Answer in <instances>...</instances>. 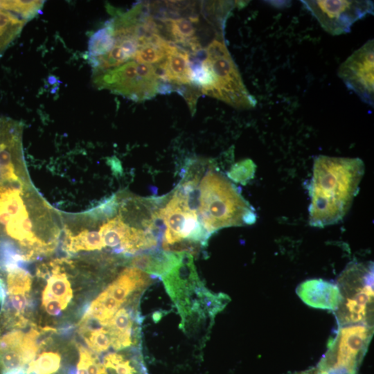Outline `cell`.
<instances>
[{
    "mask_svg": "<svg viewBox=\"0 0 374 374\" xmlns=\"http://www.w3.org/2000/svg\"><path fill=\"white\" fill-rule=\"evenodd\" d=\"M107 270L69 256L41 260L35 267L30 290L33 321L53 328L76 321L105 286Z\"/></svg>",
    "mask_w": 374,
    "mask_h": 374,
    "instance_id": "cell-2",
    "label": "cell"
},
{
    "mask_svg": "<svg viewBox=\"0 0 374 374\" xmlns=\"http://www.w3.org/2000/svg\"><path fill=\"white\" fill-rule=\"evenodd\" d=\"M70 338L78 355L75 374H107L99 356L86 348L73 337Z\"/></svg>",
    "mask_w": 374,
    "mask_h": 374,
    "instance_id": "cell-20",
    "label": "cell"
},
{
    "mask_svg": "<svg viewBox=\"0 0 374 374\" xmlns=\"http://www.w3.org/2000/svg\"><path fill=\"white\" fill-rule=\"evenodd\" d=\"M296 293L306 305L318 309L336 310L341 301L338 286L323 279L301 283Z\"/></svg>",
    "mask_w": 374,
    "mask_h": 374,
    "instance_id": "cell-15",
    "label": "cell"
},
{
    "mask_svg": "<svg viewBox=\"0 0 374 374\" xmlns=\"http://www.w3.org/2000/svg\"><path fill=\"white\" fill-rule=\"evenodd\" d=\"M321 26L332 35L346 34L352 26L367 15L373 13V1L359 0L301 1Z\"/></svg>",
    "mask_w": 374,
    "mask_h": 374,
    "instance_id": "cell-8",
    "label": "cell"
},
{
    "mask_svg": "<svg viewBox=\"0 0 374 374\" xmlns=\"http://www.w3.org/2000/svg\"><path fill=\"white\" fill-rule=\"evenodd\" d=\"M364 172L359 158L319 155L314 159L310 186V224H337L348 212Z\"/></svg>",
    "mask_w": 374,
    "mask_h": 374,
    "instance_id": "cell-3",
    "label": "cell"
},
{
    "mask_svg": "<svg viewBox=\"0 0 374 374\" xmlns=\"http://www.w3.org/2000/svg\"><path fill=\"white\" fill-rule=\"evenodd\" d=\"M373 326L359 323L341 328L318 363L357 372L373 335Z\"/></svg>",
    "mask_w": 374,
    "mask_h": 374,
    "instance_id": "cell-9",
    "label": "cell"
},
{
    "mask_svg": "<svg viewBox=\"0 0 374 374\" xmlns=\"http://www.w3.org/2000/svg\"><path fill=\"white\" fill-rule=\"evenodd\" d=\"M102 362L107 374H148L141 346L109 353Z\"/></svg>",
    "mask_w": 374,
    "mask_h": 374,
    "instance_id": "cell-16",
    "label": "cell"
},
{
    "mask_svg": "<svg viewBox=\"0 0 374 374\" xmlns=\"http://www.w3.org/2000/svg\"><path fill=\"white\" fill-rule=\"evenodd\" d=\"M154 68L160 81L179 86L192 84L189 53L172 41L166 58L161 64L155 65Z\"/></svg>",
    "mask_w": 374,
    "mask_h": 374,
    "instance_id": "cell-14",
    "label": "cell"
},
{
    "mask_svg": "<svg viewBox=\"0 0 374 374\" xmlns=\"http://www.w3.org/2000/svg\"><path fill=\"white\" fill-rule=\"evenodd\" d=\"M93 86L107 89L134 101H142L159 93L161 83L154 66L133 60L101 73L91 74Z\"/></svg>",
    "mask_w": 374,
    "mask_h": 374,
    "instance_id": "cell-7",
    "label": "cell"
},
{
    "mask_svg": "<svg viewBox=\"0 0 374 374\" xmlns=\"http://www.w3.org/2000/svg\"><path fill=\"white\" fill-rule=\"evenodd\" d=\"M295 374H322L317 366L310 368L305 371L295 373Z\"/></svg>",
    "mask_w": 374,
    "mask_h": 374,
    "instance_id": "cell-22",
    "label": "cell"
},
{
    "mask_svg": "<svg viewBox=\"0 0 374 374\" xmlns=\"http://www.w3.org/2000/svg\"><path fill=\"white\" fill-rule=\"evenodd\" d=\"M5 296L4 290L1 283L0 282V305L3 302Z\"/></svg>",
    "mask_w": 374,
    "mask_h": 374,
    "instance_id": "cell-23",
    "label": "cell"
},
{
    "mask_svg": "<svg viewBox=\"0 0 374 374\" xmlns=\"http://www.w3.org/2000/svg\"><path fill=\"white\" fill-rule=\"evenodd\" d=\"M166 229L162 247L182 240H190L204 246L211 234L201 224L198 215L186 209L174 194L166 206L159 211Z\"/></svg>",
    "mask_w": 374,
    "mask_h": 374,
    "instance_id": "cell-12",
    "label": "cell"
},
{
    "mask_svg": "<svg viewBox=\"0 0 374 374\" xmlns=\"http://www.w3.org/2000/svg\"><path fill=\"white\" fill-rule=\"evenodd\" d=\"M199 190L197 215L211 235L224 227L255 222L253 208L222 175L208 171L201 181Z\"/></svg>",
    "mask_w": 374,
    "mask_h": 374,
    "instance_id": "cell-4",
    "label": "cell"
},
{
    "mask_svg": "<svg viewBox=\"0 0 374 374\" xmlns=\"http://www.w3.org/2000/svg\"><path fill=\"white\" fill-rule=\"evenodd\" d=\"M222 36L219 35L209 44L202 59L213 80L212 88L206 95L238 109L253 108L256 105V100L244 84Z\"/></svg>",
    "mask_w": 374,
    "mask_h": 374,
    "instance_id": "cell-5",
    "label": "cell"
},
{
    "mask_svg": "<svg viewBox=\"0 0 374 374\" xmlns=\"http://www.w3.org/2000/svg\"><path fill=\"white\" fill-rule=\"evenodd\" d=\"M43 5V1H0V56Z\"/></svg>",
    "mask_w": 374,
    "mask_h": 374,
    "instance_id": "cell-13",
    "label": "cell"
},
{
    "mask_svg": "<svg viewBox=\"0 0 374 374\" xmlns=\"http://www.w3.org/2000/svg\"><path fill=\"white\" fill-rule=\"evenodd\" d=\"M337 285L341 295V303L335 310L339 325H371L368 321L373 303V265L357 263L348 266Z\"/></svg>",
    "mask_w": 374,
    "mask_h": 374,
    "instance_id": "cell-6",
    "label": "cell"
},
{
    "mask_svg": "<svg viewBox=\"0 0 374 374\" xmlns=\"http://www.w3.org/2000/svg\"><path fill=\"white\" fill-rule=\"evenodd\" d=\"M255 165L251 159L240 161L233 165L228 177L233 181L245 184L253 177Z\"/></svg>",
    "mask_w": 374,
    "mask_h": 374,
    "instance_id": "cell-21",
    "label": "cell"
},
{
    "mask_svg": "<svg viewBox=\"0 0 374 374\" xmlns=\"http://www.w3.org/2000/svg\"><path fill=\"white\" fill-rule=\"evenodd\" d=\"M168 44L169 41L161 36L156 42H148L138 46L134 55L130 60H133L138 64L158 65L166 58Z\"/></svg>",
    "mask_w": 374,
    "mask_h": 374,
    "instance_id": "cell-19",
    "label": "cell"
},
{
    "mask_svg": "<svg viewBox=\"0 0 374 374\" xmlns=\"http://www.w3.org/2000/svg\"><path fill=\"white\" fill-rule=\"evenodd\" d=\"M179 260L180 252L152 249L134 255L130 258L129 264L145 273L161 277L173 268Z\"/></svg>",
    "mask_w": 374,
    "mask_h": 374,
    "instance_id": "cell-17",
    "label": "cell"
},
{
    "mask_svg": "<svg viewBox=\"0 0 374 374\" xmlns=\"http://www.w3.org/2000/svg\"><path fill=\"white\" fill-rule=\"evenodd\" d=\"M22 132L20 125L0 121V272L51 258L62 235L61 214L28 176Z\"/></svg>",
    "mask_w": 374,
    "mask_h": 374,
    "instance_id": "cell-1",
    "label": "cell"
},
{
    "mask_svg": "<svg viewBox=\"0 0 374 374\" xmlns=\"http://www.w3.org/2000/svg\"><path fill=\"white\" fill-rule=\"evenodd\" d=\"M161 278L181 319H184L204 287L198 277L193 255L180 252L179 262Z\"/></svg>",
    "mask_w": 374,
    "mask_h": 374,
    "instance_id": "cell-10",
    "label": "cell"
},
{
    "mask_svg": "<svg viewBox=\"0 0 374 374\" xmlns=\"http://www.w3.org/2000/svg\"><path fill=\"white\" fill-rule=\"evenodd\" d=\"M161 21L173 42L183 45L185 50L187 48L193 51L200 45L195 36V28L190 18H165Z\"/></svg>",
    "mask_w": 374,
    "mask_h": 374,
    "instance_id": "cell-18",
    "label": "cell"
},
{
    "mask_svg": "<svg viewBox=\"0 0 374 374\" xmlns=\"http://www.w3.org/2000/svg\"><path fill=\"white\" fill-rule=\"evenodd\" d=\"M374 42L370 39L339 67L338 76L364 103L373 107Z\"/></svg>",
    "mask_w": 374,
    "mask_h": 374,
    "instance_id": "cell-11",
    "label": "cell"
}]
</instances>
